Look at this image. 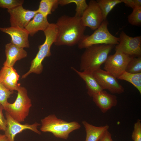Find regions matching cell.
Wrapping results in <instances>:
<instances>
[{
	"mask_svg": "<svg viewBox=\"0 0 141 141\" xmlns=\"http://www.w3.org/2000/svg\"><path fill=\"white\" fill-rule=\"evenodd\" d=\"M80 18L63 15L58 19L55 24L58 30L54 43L56 45L72 46L78 44L85 35L86 29Z\"/></svg>",
	"mask_w": 141,
	"mask_h": 141,
	"instance_id": "1",
	"label": "cell"
},
{
	"mask_svg": "<svg viewBox=\"0 0 141 141\" xmlns=\"http://www.w3.org/2000/svg\"><path fill=\"white\" fill-rule=\"evenodd\" d=\"M114 46L110 44H97L85 48L80 58L81 70L93 73L100 68Z\"/></svg>",
	"mask_w": 141,
	"mask_h": 141,
	"instance_id": "2",
	"label": "cell"
},
{
	"mask_svg": "<svg viewBox=\"0 0 141 141\" xmlns=\"http://www.w3.org/2000/svg\"><path fill=\"white\" fill-rule=\"evenodd\" d=\"M45 39L44 43L39 46V50L36 57L31 61L29 71L23 75L22 78H25L32 73L39 74L43 69L42 62L45 58L51 55L50 48L56 39L58 30L55 23L50 24L48 27L44 31Z\"/></svg>",
	"mask_w": 141,
	"mask_h": 141,
	"instance_id": "3",
	"label": "cell"
},
{
	"mask_svg": "<svg viewBox=\"0 0 141 141\" xmlns=\"http://www.w3.org/2000/svg\"><path fill=\"white\" fill-rule=\"evenodd\" d=\"M40 130L52 133L56 137L67 139L69 134L79 129L80 125L77 122H68L57 118L54 114L49 115L41 120Z\"/></svg>",
	"mask_w": 141,
	"mask_h": 141,
	"instance_id": "4",
	"label": "cell"
},
{
	"mask_svg": "<svg viewBox=\"0 0 141 141\" xmlns=\"http://www.w3.org/2000/svg\"><path fill=\"white\" fill-rule=\"evenodd\" d=\"M17 91V97L14 102H8L3 107L12 118L21 122L24 121L28 116L32 104L25 87L20 86Z\"/></svg>",
	"mask_w": 141,
	"mask_h": 141,
	"instance_id": "5",
	"label": "cell"
},
{
	"mask_svg": "<svg viewBox=\"0 0 141 141\" xmlns=\"http://www.w3.org/2000/svg\"><path fill=\"white\" fill-rule=\"evenodd\" d=\"M108 22L104 20L100 26L91 35H84L78 44L80 49H85L97 44H110L115 45L119 43V38L113 35L108 28Z\"/></svg>",
	"mask_w": 141,
	"mask_h": 141,
	"instance_id": "6",
	"label": "cell"
},
{
	"mask_svg": "<svg viewBox=\"0 0 141 141\" xmlns=\"http://www.w3.org/2000/svg\"><path fill=\"white\" fill-rule=\"evenodd\" d=\"M119 43L115 47V51L122 52L131 57L141 56V37L130 36L122 31L119 37Z\"/></svg>",
	"mask_w": 141,
	"mask_h": 141,
	"instance_id": "7",
	"label": "cell"
},
{
	"mask_svg": "<svg viewBox=\"0 0 141 141\" xmlns=\"http://www.w3.org/2000/svg\"><path fill=\"white\" fill-rule=\"evenodd\" d=\"M132 57L122 52L115 51L108 55L105 62L104 69L117 78L125 71Z\"/></svg>",
	"mask_w": 141,
	"mask_h": 141,
	"instance_id": "8",
	"label": "cell"
},
{
	"mask_svg": "<svg viewBox=\"0 0 141 141\" xmlns=\"http://www.w3.org/2000/svg\"><path fill=\"white\" fill-rule=\"evenodd\" d=\"M83 25L95 30L104 21L101 10L96 1H90L88 7L80 18Z\"/></svg>",
	"mask_w": 141,
	"mask_h": 141,
	"instance_id": "9",
	"label": "cell"
},
{
	"mask_svg": "<svg viewBox=\"0 0 141 141\" xmlns=\"http://www.w3.org/2000/svg\"><path fill=\"white\" fill-rule=\"evenodd\" d=\"M93 76L102 89H106L113 94L123 93L124 89L117 78L101 68L93 72Z\"/></svg>",
	"mask_w": 141,
	"mask_h": 141,
	"instance_id": "10",
	"label": "cell"
},
{
	"mask_svg": "<svg viewBox=\"0 0 141 141\" xmlns=\"http://www.w3.org/2000/svg\"><path fill=\"white\" fill-rule=\"evenodd\" d=\"M7 126L4 135L9 141H15L16 136L24 130H29L35 133L40 134L41 132L38 129L40 124L35 122L32 124H22L14 119L6 112L5 113Z\"/></svg>",
	"mask_w": 141,
	"mask_h": 141,
	"instance_id": "11",
	"label": "cell"
},
{
	"mask_svg": "<svg viewBox=\"0 0 141 141\" xmlns=\"http://www.w3.org/2000/svg\"><path fill=\"white\" fill-rule=\"evenodd\" d=\"M10 15L11 26L25 28L37 13V10H31L24 8L22 5L8 10Z\"/></svg>",
	"mask_w": 141,
	"mask_h": 141,
	"instance_id": "12",
	"label": "cell"
},
{
	"mask_svg": "<svg viewBox=\"0 0 141 141\" xmlns=\"http://www.w3.org/2000/svg\"><path fill=\"white\" fill-rule=\"evenodd\" d=\"M2 32L9 34L11 38V43L23 48L30 47L29 33L25 28L18 27L0 28Z\"/></svg>",
	"mask_w": 141,
	"mask_h": 141,
	"instance_id": "13",
	"label": "cell"
},
{
	"mask_svg": "<svg viewBox=\"0 0 141 141\" xmlns=\"http://www.w3.org/2000/svg\"><path fill=\"white\" fill-rule=\"evenodd\" d=\"M19 75L13 67L3 66L0 70V82L10 91H17L20 86L18 83Z\"/></svg>",
	"mask_w": 141,
	"mask_h": 141,
	"instance_id": "14",
	"label": "cell"
},
{
	"mask_svg": "<svg viewBox=\"0 0 141 141\" xmlns=\"http://www.w3.org/2000/svg\"><path fill=\"white\" fill-rule=\"evenodd\" d=\"M93 100L101 112L105 113L117 104V97L108 93L104 90H101L93 95Z\"/></svg>",
	"mask_w": 141,
	"mask_h": 141,
	"instance_id": "15",
	"label": "cell"
},
{
	"mask_svg": "<svg viewBox=\"0 0 141 141\" xmlns=\"http://www.w3.org/2000/svg\"><path fill=\"white\" fill-rule=\"evenodd\" d=\"M5 52L6 58L3 64L5 66L13 67L16 61L27 56V52L23 48L11 43L5 45Z\"/></svg>",
	"mask_w": 141,
	"mask_h": 141,
	"instance_id": "16",
	"label": "cell"
},
{
	"mask_svg": "<svg viewBox=\"0 0 141 141\" xmlns=\"http://www.w3.org/2000/svg\"><path fill=\"white\" fill-rule=\"evenodd\" d=\"M50 24L47 17L37 13L25 28L28 32L29 35L32 37L39 31H44Z\"/></svg>",
	"mask_w": 141,
	"mask_h": 141,
	"instance_id": "17",
	"label": "cell"
},
{
	"mask_svg": "<svg viewBox=\"0 0 141 141\" xmlns=\"http://www.w3.org/2000/svg\"><path fill=\"white\" fill-rule=\"evenodd\" d=\"M72 68L85 81L89 96L92 97L95 94L103 90L94 77L93 73L80 72L73 67Z\"/></svg>",
	"mask_w": 141,
	"mask_h": 141,
	"instance_id": "18",
	"label": "cell"
},
{
	"mask_svg": "<svg viewBox=\"0 0 141 141\" xmlns=\"http://www.w3.org/2000/svg\"><path fill=\"white\" fill-rule=\"evenodd\" d=\"M82 123L86 133L85 141H98L109 128L108 125L99 127L95 126L85 121H83Z\"/></svg>",
	"mask_w": 141,
	"mask_h": 141,
	"instance_id": "19",
	"label": "cell"
},
{
	"mask_svg": "<svg viewBox=\"0 0 141 141\" xmlns=\"http://www.w3.org/2000/svg\"><path fill=\"white\" fill-rule=\"evenodd\" d=\"M58 2V0H42L38 9L37 10V13L47 17L57 7Z\"/></svg>",
	"mask_w": 141,
	"mask_h": 141,
	"instance_id": "20",
	"label": "cell"
},
{
	"mask_svg": "<svg viewBox=\"0 0 141 141\" xmlns=\"http://www.w3.org/2000/svg\"><path fill=\"white\" fill-rule=\"evenodd\" d=\"M117 79L124 80L131 83L141 94V73H132L125 71Z\"/></svg>",
	"mask_w": 141,
	"mask_h": 141,
	"instance_id": "21",
	"label": "cell"
},
{
	"mask_svg": "<svg viewBox=\"0 0 141 141\" xmlns=\"http://www.w3.org/2000/svg\"><path fill=\"white\" fill-rule=\"evenodd\" d=\"M96 1L101 10L104 20H107L108 14L116 5L122 3L121 0H97Z\"/></svg>",
	"mask_w": 141,
	"mask_h": 141,
	"instance_id": "22",
	"label": "cell"
},
{
	"mask_svg": "<svg viewBox=\"0 0 141 141\" xmlns=\"http://www.w3.org/2000/svg\"><path fill=\"white\" fill-rule=\"evenodd\" d=\"M73 3L76 6L75 16L81 18L88 7L85 0H58V5L61 6Z\"/></svg>",
	"mask_w": 141,
	"mask_h": 141,
	"instance_id": "23",
	"label": "cell"
},
{
	"mask_svg": "<svg viewBox=\"0 0 141 141\" xmlns=\"http://www.w3.org/2000/svg\"><path fill=\"white\" fill-rule=\"evenodd\" d=\"M125 71L132 73H141V56L137 57H132Z\"/></svg>",
	"mask_w": 141,
	"mask_h": 141,
	"instance_id": "24",
	"label": "cell"
},
{
	"mask_svg": "<svg viewBox=\"0 0 141 141\" xmlns=\"http://www.w3.org/2000/svg\"><path fill=\"white\" fill-rule=\"evenodd\" d=\"M128 22L133 26H139L141 25V7L133 9L132 13L128 17Z\"/></svg>",
	"mask_w": 141,
	"mask_h": 141,
	"instance_id": "25",
	"label": "cell"
},
{
	"mask_svg": "<svg viewBox=\"0 0 141 141\" xmlns=\"http://www.w3.org/2000/svg\"><path fill=\"white\" fill-rule=\"evenodd\" d=\"M14 92L7 89L0 82V103L3 107L8 102V98Z\"/></svg>",
	"mask_w": 141,
	"mask_h": 141,
	"instance_id": "26",
	"label": "cell"
},
{
	"mask_svg": "<svg viewBox=\"0 0 141 141\" xmlns=\"http://www.w3.org/2000/svg\"><path fill=\"white\" fill-rule=\"evenodd\" d=\"M23 0H0V7L10 9L22 5Z\"/></svg>",
	"mask_w": 141,
	"mask_h": 141,
	"instance_id": "27",
	"label": "cell"
},
{
	"mask_svg": "<svg viewBox=\"0 0 141 141\" xmlns=\"http://www.w3.org/2000/svg\"><path fill=\"white\" fill-rule=\"evenodd\" d=\"M132 138L133 141H141V122L140 119H138L134 124Z\"/></svg>",
	"mask_w": 141,
	"mask_h": 141,
	"instance_id": "28",
	"label": "cell"
},
{
	"mask_svg": "<svg viewBox=\"0 0 141 141\" xmlns=\"http://www.w3.org/2000/svg\"><path fill=\"white\" fill-rule=\"evenodd\" d=\"M121 1L126 6L131 8L133 9L141 7V0H121Z\"/></svg>",
	"mask_w": 141,
	"mask_h": 141,
	"instance_id": "29",
	"label": "cell"
},
{
	"mask_svg": "<svg viewBox=\"0 0 141 141\" xmlns=\"http://www.w3.org/2000/svg\"><path fill=\"white\" fill-rule=\"evenodd\" d=\"M3 106L0 103V130L4 131L7 128V123L3 113Z\"/></svg>",
	"mask_w": 141,
	"mask_h": 141,
	"instance_id": "30",
	"label": "cell"
},
{
	"mask_svg": "<svg viewBox=\"0 0 141 141\" xmlns=\"http://www.w3.org/2000/svg\"><path fill=\"white\" fill-rule=\"evenodd\" d=\"M98 141H113L111 134L108 130L106 131Z\"/></svg>",
	"mask_w": 141,
	"mask_h": 141,
	"instance_id": "31",
	"label": "cell"
},
{
	"mask_svg": "<svg viewBox=\"0 0 141 141\" xmlns=\"http://www.w3.org/2000/svg\"><path fill=\"white\" fill-rule=\"evenodd\" d=\"M0 141H9L4 134H0Z\"/></svg>",
	"mask_w": 141,
	"mask_h": 141,
	"instance_id": "32",
	"label": "cell"
}]
</instances>
